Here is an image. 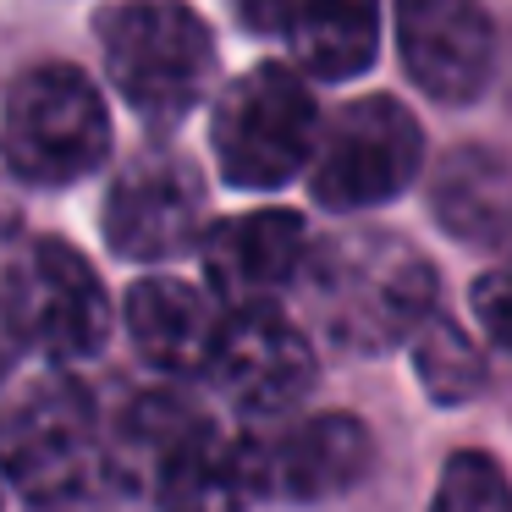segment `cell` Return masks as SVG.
Listing matches in <instances>:
<instances>
[{"label": "cell", "instance_id": "16", "mask_svg": "<svg viewBox=\"0 0 512 512\" xmlns=\"http://www.w3.org/2000/svg\"><path fill=\"white\" fill-rule=\"evenodd\" d=\"M430 210L457 243L512 254V166L490 149H452L430 177Z\"/></svg>", "mask_w": 512, "mask_h": 512}, {"label": "cell", "instance_id": "7", "mask_svg": "<svg viewBox=\"0 0 512 512\" xmlns=\"http://www.w3.org/2000/svg\"><path fill=\"white\" fill-rule=\"evenodd\" d=\"M424 166V133L408 105L386 94L342 105L331 122H320L309 155V188L325 210H369L386 204L419 177Z\"/></svg>", "mask_w": 512, "mask_h": 512}, {"label": "cell", "instance_id": "9", "mask_svg": "<svg viewBox=\"0 0 512 512\" xmlns=\"http://www.w3.org/2000/svg\"><path fill=\"white\" fill-rule=\"evenodd\" d=\"M375 441L353 413H303L281 419L265 435H243V463L254 479V496L276 501H331L369 474Z\"/></svg>", "mask_w": 512, "mask_h": 512}, {"label": "cell", "instance_id": "2", "mask_svg": "<svg viewBox=\"0 0 512 512\" xmlns=\"http://www.w3.org/2000/svg\"><path fill=\"white\" fill-rule=\"evenodd\" d=\"M116 94L149 122H182L215 83V39L188 0H116L100 12Z\"/></svg>", "mask_w": 512, "mask_h": 512}, {"label": "cell", "instance_id": "8", "mask_svg": "<svg viewBox=\"0 0 512 512\" xmlns=\"http://www.w3.org/2000/svg\"><path fill=\"white\" fill-rule=\"evenodd\" d=\"M204 375L232 408L254 413V419H281L314 386V353L276 303L221 309V331H215Z\"/></svg>", "mask_w": 512, "mask_h": 512}, {"label": "cell", "instance_id": "14", "mask_svg": "<svg viewBox=\"0 0 512 512\" xmlns=\"http://www.w3.org/2000/svg\"><path fill=\"white\" fill-rule=\"evenodd\" d=\"M155 512H243L254 501V479L243 463V441L193 419L144 474Z\"/></svg>", "mask_w": 512, "mask_h": 512}, {"label": "cell", "instance_id": "17", "mask_svg": "<svg viewBox=\"0 0 512 512\" xmlns=\"http://www.w3.org/2000/svg\"><path fill=\"white\" fill-rule=\"evenodd\" d=\"M413 364H419V380L435 402H463L485 386V358L463 336V325H452L446 314H430L419 325V336H413Z\"/></svg>", "mask_w": 512, "mask_h": 512}, {"label": "cell", "instance_id": "11", "mask_svg": "<svg viewBox=\"0 0 512 512\" xmlns=\"http://www.w3.org/2000/svg\"><path fill=\"white\" fill-rule=\"evenodd\" d=\"M408 78L441 105H468L496 67V28L479 0H391Z\"/></svg>", "mask_w": 512, "mask_h": 512}, {"label": "cell", "instance_id": "4", "mask_svg": "<svg viewBox=\"0 0 512 512\" xmlns=\"http://www.w3.org/2000/svg\"><path fill=\"white\" fill-rule=\"evenodd\" d=\"M105 468L94 402L67 375H34L0 397V474L28 501H72Z\"/></svg>", "mask_w": 512, "mask_h": 512}, {"label": "cell", "instance_id": "21", "mask_svg": "<svg viewBox=\"0 0 512 512\" xmlns=\"http://www.w3.org/2000/svg\"><path fill=\"white\" fill-rule=\"evenodd\" d=\"M17 353H23V347L12 342V331H6V320H0V380H6V369H12Z\"/></svg>", "mask_w": 512, "mask_h": 512}, {"label": "cell", "instance_id": "1", "mask_svg": "<svg viewBox=\"0 0 512 512\" xmlns=\"http://www.w3.org/2000/svg\"><path fill=\"white\" fill-rule=\"evenodd\" d=\"M309 314L347 353H386L413 342L435 314V270L391 232H336L309 243L298 270Z\"/></svg>", "mask_w": 512, "mask_h": 512}, {"label": "cell", "instance_id": "10", "mask_svg": "<svg viewBox=\"0 0 512 512\" xmlns=\"http://www.w3.org/2000/svg\"><path fill=\"white\" fill-rule=\"evenodd\" d=\"M105 237L122 259H171L204 237V177L177 149H144L105 193Z\"/></svg>", "mask_w": 512, "mask_h": 512}, {"label": "cell", "instance_id": "18", "mask_svg": "<svg viewBox=\"0 0 512 512\" xmlns=\"http://www.w3.org/2000/svg\"><path fill=\"white\" fill-rule=\"evenodd\" d=\"M430 512H512V479L490 452H452L435 479Z\"/></svg>", "mask_w": 512, "mask_h": 512}, {"label": "cell", "instance_id": "6", "mask_svg": "<svg viewBox=\"0 0 512 512\" xmlns=\"http://www.w3.org/2000/svg\"><path fill=\"white\" fill-rule=\"evenodd\" d=\"M320 111L309 100V83L281 61L248 67L215 100L210 144L221 160V177L237 188H281L314 155Z\"/></svg>", "mask_w": 512, "mask_h": 512}, {"label": "cell", "instance_id": "5", "mask_svg": "<svg viewBox=\"0 0 512 512\" xmlns=\"http://www.w3.org/2000/svg\"><path fill=\"white\" fill-rule=\"evenodd\" d=\"M0 320L23 353L78 364L105 347L111 298L78 248L61 237H28L0 270Z\"/></svg>", "mask_w": 512, "mask_h": 512}, {"label": "cell", "instance_id": "13", "mask_svg": "<svg viewBox=\"0 0 512 512\" xmlns=\"http://www.w3.org/2000/svg\"><path fill=\"white\" fill-rule=\"evenodd\" d=\"M237 12L320 83L358 78L380 50V0H237Z\"/></svg>", "mask_w": 512, "mask_h": 512}, {"label": "cell", "instance_id": "3", "mask_svg": "<svg viewBox=\"0 0 512 512\" xmlns=\"http://www.w3.org/2000/svg\"><path fill=\"white\" fill-rule=\"evenodd\" d=\"M111 155V111L100 89L67 61L17 72L0 105V160L17 182L61 188Z\"/></svg>", "mask_w": 512, "mask_h": 512}, {"label": "cell", "instance_id": "15", "mask_svg": "<svg viewBox=\"0 0 512 512\" xmlns=\"http://www.w3.org/2000/svg\"><path fill=\"white\" fill-rule=\"evenodd\" d=\"M127 331L133 347L166 375H204L210 364L215 331H221V314L215 298L193 281L177 276H149L127 292Z\"/></svg>", "mask_w": 512, "mask_h": 512}, {"label": "cell", "instance_id": "20", "mask_svg": "<svg viewBox=\"0 0 512 512\" xmlns=\"http://www.w3.org/2000/svg\"><path fill=\"white\" fill-rule=\"evenodd\" d=\"M12 171H6V160H0V243L12 237V226H17V193H12Z\"/></svg>", "mask_w": 512, "mask_h": 512}, {"label": "cell", "instance_id": "19", "mask_svg": "<svg viewBox=\"0 0 512 512\" xmlns=\"http://www.w3.org/2000/svg\"><path fill=\"white\" fill-rule=\"evenodd\" d=\"M474 314L490 342L501 353H512V265H496L474 281Z\"/></svg>", "mask_w": 512, "mask_h": 512}, {"label": "cell", "instance_id": "12", "mask_svg": "<svg viewBox=\"0 0 512 512\" xmlns=\"http://www.w3.org/2000/svg\"><path fill=\"white\" fill-rule=\"evenodd\" d=\"M199 259L210 298H221V309H254L298 281L303 259H309V237L292 210H248L204 226Z\"/></svg>", "mask_w": 512, "mask_h": 512}]
</instances>
